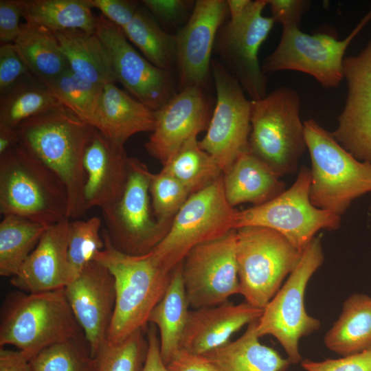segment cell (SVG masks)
Listing matches in <instances>:
<instances>
[{
	"label": "cell",
	"instance_id": "6da1fadb",
	"mask_svg": "<svg viewBox=\"0 0 371 371\" xmlns=\"http://www.w3.org/2000/svg\"><path fill=\"white\" fill-rule=\"evenodd\" d=\"M19 145L54 172L65 185L69 219L86 210L83 199V158L95 128L66 108L58 107L21 123Z\"/></svg>",
	"mask_w": 371,
	"mask_h": 371
},
{
	"label": "cell",
	"instance_id": "7a4b0ae2",
	"mask_svg": "<svg viewBox=\"0 0 371 371\" xmlns=\"http://www.w3.org/2000/svg\"><path fill=\"white\" fill-rule=\"evenodd\" d=\"M104 247L95 255L114 277L116 300L106 341L117 343L145 329L150 315L165 293L174 271L166 269L154 253L131 255L115 249L105 231Z\"/></svg>",
	"mask_w": 371,
	"mask_h": 371
},
{
	"label": "cell",
	"instance_id": "3957f363",
	"mask_svg": "<svg viewBox=\"0 0 371 371\" xmlns=\"http://www.w3.org/2000/svg\"><path fill=\"white\" fill-rule=\"evenodd\" d=\"M67 301L65 288L5 297L1 310L0 347L12 345L30 361L46 347L85 335Z\"/></svg>",
	"mask_w": 371,
	"mask_h": 371
},
{
	"label": "cell",
	"instance_id": "277c9868",
	"mask_svg": "<svg viewBox=\"0 0 371 371\" xmlns=\"http://www.w3.org/2000/svg\"><path fill=\"white\" fill-rule=\"evenodd\" d=\"M0 212L46 227L69 219L67 189L49 168L18 145L0 156Z\"/></svg>",
	"mask_w": 371,
	"mask_h": 371
},
{
	"label": "cell",
	"instance_id": "5b68a950",
	"mask_svg": "<svg viewBox=\"0 0 371 371\" xmlns=\"http://www.w3.org/2000/svg\"><path fill=\"white\" fill-rule=\"evenodd\" d=\"M304 124L311 162V201L341 216L355 200L371 192V162L355 158L315 120Z\"/></svg>",
	"mask_w": 371,
	"mask_h": 371
},
{
	"label": "cell",
	"instance_id": "8992f818",
	"mask_svg": "<svg viewBox=\"0 0 371 371\" xmlns=\"http://www.w3.org/2000/svg\"><path fill=\"white\" fill-rule=\"evenodd\" d=\"M297 91L281 87L251 100L249 150L279 177L293 174L306 148Z\"/></svg>",
	"mask_w": 371,
	"mask_h": 371
},
{
	"label": "cell",
	"instance_id": "52a82bcc",
	"mask_svg": "<svg viewBox=\"0 0 371 371\" xmlns=\"http://www.w3.org/2000/svg\"><path fill=\"white\" fill-rule=\"evenodd\" d=\"M324 260L321 239L316 236L303 251L298 265L263 308L256 322L258 337H275L291 364L302 361L299 350L301 338L320 327V321L307 313L304 295L311 278L322 265Z\"/></svg>",
	"mask_w": 371,
	"mask_h": 371
},
{
	"label": "cell",
	"instance_id": "ba28073f",
	"mask_svg": "<svg viewBox=\"0 0 371 371\" xmlns=\"http://www.w3.org/2000/svg\"><path fill=\"white\" fill-rule=\"evenodd\" d=\"M236 232L240 294L245 302L263 309L297 267L302 253L270 229L244 227Z\"/></svg>",
	"mask_w": 371,
	"mask_h": 371
},
{
	"label": "cell",
	"instance_id": "9c48e42d",
	"mask_svg": "<svg viewBox=\"0 0 371 371\" xmlns=\"http://www.w3.org/2000/svg\"><path fill=\"white\" fill-rule=\"evenodd\" d=\"M237 212L226 199L222 175L188 197L167 234L151 251L166 269L174 271L194 247L235 229Z\"/></svg>",
	"mask_w": 371,
	"mask_h": 371
},
{
	"label": "cell",
	"instance_id": "30bf717a",
	"mask_svg": "<svg viewBox=\"0 0 371 371\" xmlns=\"http://www.w3.org/2000/svg\"><path fill=\"white\" fill-rule=\"evenodd\" d=\"M310 169L300 168L292 186L271 200L238 210L235 229L260 227L272 229L303 252L321 230L341 226V216L315 207L311 201Z\"/></svg>",
	"mask_w": 371,
	"mask_h": 371
},
{
	"label": "cell",
	"instance_id": "8fae6325",
	"mask_svg": "<svg viewBox=\"0 0 371 371\" xmlns=\"http://www.w3.org/2000/svg\"><path fill=\"white\" fill-rule=\"evenodd\" d=\"M152 173L135 157H129L126 185L121 198L101 209L105 229L112 245L131 255L153 250L167 234L171 223L153 217L150 201Z\"/></svg>",
	"mask_w": 371,
	"mask_h": 371
},
{
	"label": "cell",
	"instance_id": "7c38bea8",
	"mask_svg": "<svg viewBox=\"0 0 371 371\" xmlns=\"http://www.w3.org/2000/svg\"><path fill=\"white\" fill-rule=\"evenodd\" d=\"M371 20V8L343 40L326 33L308 34L298 27H283L276 49L262 67L265 74L282 70L301 71L313 76L325 88L337 87L344 78L346 49Z\"/></svg>",
	"mask_w": 371,
	"mask_h": 371
},
{
	"label": "cell",
	"instance_id": "4fadbf2b",
	"mask_svg": "<svg viewBox=\"0 0 371 371\" xmlns=\"http://www.w3.org/2000/svg\"><path fill=\"white\" fill-rule=\"evenodd\" d=\"M216 100L201 148L216 161L223 174L249 148L251 100L237 79L219 62L212 60Z\"/></svg>",
	"mask_w": 371,
	"mask_h": 371
},
{
	"label": "cell",
	"instance_id": "5bb4252c",
	"mask_svg": "<svg viewBox=\"0 0 371 371\" xmlns=\"http://www.w3.org/2000/svg\"><path fill=\"white\" fill-rule=\"evenodd\" d=\"M182 278L190 307L213 306L240 294L236 260V232L192 249L181 262Z\"/></svg>",
	"mask_w": 371,
	"mask_h": 371
},
{
	"label": "cell",
	"instance_id": "9a60e30c",
	"mask_svg": "<svg viewBox=\"0 0 371 371\" xmlns=\"http://www.w3.org/2000/svg\"><path fill=\"white\" fill-rule=\"evenodd\" d=\"M267 5V0L253 1L242 18L221 27L216 39L219 54L251 100L267 95V78L258 60L259 49L275 23L262 15Z\"/></svg>",
	"mask_w": 371,
	"mask_h": 371
},
{
	"label": "cell",
	"instance_id": "2e32d148",
	"mask_svg": "<svg viewBox=\"0 0 371 371\" xmlns=\"http://www.w3.org/2000/svg\"><path fill=\"white\" fill-rule=\"evenodd\" d=\"M95 34L109 54L117 82L133 97L156 111L175 95L169 71L142 56L123 30L102 14L97 16Z\"/></svg>",
	"mask_w": 371,
	"mask_h": 371
},
{
	"label": "cell",
	"instance_id": "e0dca14e",
	"mask_svg": "<svg viewBox=\"0 0 371 371\" xmlns=\"http://www.w3.org/2000/svg\"><path fill=\"white\" fill-rule=\"evenodd\" d=\"M65 292L91 354L95 357L107 339L114 315V277L103 264L93 260L65 287Z\"/></svg>",
	"mask_w": 371,
	"mask_h": 371
},
{
	"label": "cell",
	"instance_id": "ac0fdd59",
	"mask_svg": "<svg viewBox=\"0 0 371 371\" xmlns=\"http://www.w3.org/2000/svg\"><path fill=\"white\" fill-rule=\"evenodd\" d=\"M343 69L348 94L331 133L355 158L371 162V41L358 54L345 57Z\"/></svg>",
	"mask_w": 371,
	"mask_h": 371
},
{
	"label": "cell",
	"instance_id": "d6986e66",
	"mask_svg": "<svg viewBox=\"0 0 371 371\" xmlns=\"http://www.w3.org/2000/svg\"><path fill=\"white\" fill-rule=\"evenodd\" d=\"M227 12V1L198 0L194 3L190 19L175 35L181 89L206 85L214 43Z\"/></svg>",
	"mask_w": 371,
	"mask_h": 371
},
{
	"label": "cell",
	"instance_id": "ffe728a7",
	"mask_svg": "<svg viewBox=\"0 0 371 371\" xmlns=\"http://www.w3.org/2000/svg\"><path fill=\"white\" fill-rule=\"evenodd\" d=\"M210 120V102L203 87H185L155 111L146 148L164 166L188 139L207 130Z\"/></svg>",
	"mask_w": 371,
	"mask_h": 371
},
{
	"label": "cell",
	"instance_id": "44dd1931",
	"mask_svg": "<svg viewBox=\"0 0 371 371\" xmlns=\"http://www.w3.org/2000/svg\"><path fill=\"white\" fill-rule=\"evenodd\" d=\"M128 160L124 146L113 143L95 130L83 158L86 211L102 209L121 198L128 179Z\"/></svg>",
	"mask_w": 371,
	"mask_h": 371
},
{
	"label": "cell",
	"instance_id": "7402d4cb",
	"mask_svg": "<svg viewBox=\"0 0 371 371\" xmlns=\"http://www.w3.org/2000/svg\"><path fill=\"white\" fill-rule=\"evenodd\" d=\"M69 219L49 226L10 283L26 293L65 288L72 280L68 261Z\"/></svg>",
	"mask_w": 371,
	"mask_h": 371
},
{
	"label": "cell",
	"instance_id": "603a6c76",
	"mask_svg": "<svg viewBox=\"0 0 371 371\" xmlns=\"http://www.w3.org/2000/svg\"><path fill=\"white\" fill-rule=\"evenodd\" d=\"M263 309L244 302L234 304L228 301L219 305L189 311L181 343V349L203 355L229 342L232 336L257 321Z\"/></svg>",
	"mask_w": 371,
	"mask_h": 371
},
{
	"label": "cell",
	"instance_id": "cb8c5ba5",
	"mask_svg": "<svg viewBox=\"0 0 371 371\" xmlns=\"http://www.w3.org/2000/svg\"><path fill=\"white\" fill-rule=\"evenodd\" d=\"M155 124V111L114 83L104 86L92 126L108 139L124 146L133 135L151 133Z\"/></svg>",
	"mask_w": 371,
	"mask_h": 371
},
{
	"label": "cell",
	"instance_id": "d4e9b609",
	"mask_svg": "<svg viewBox=\"0 0 371 371\" xmlns=\"http://www.w3.org/2000/svg\"><path fill=\"white\" fill-rule=\"evenodd\" d=\"M249 148L223 174L225 194L229 204L258 205L286 190L285 183Z\"/></svg>",
	"mask_w": 371,
	"mask_h": 371
},
{
	"label": "cell",
	"instance_id": "484cf974",
	"mask_svg": "<svg viewBox=\"0 0 371 371\" xmlns=\"http://www.w3.org/2000/svg\"><path fill=\"white\" fill-rule=\"evenodd\" d=\"M256 322L237 339L201 355L215 371H285L291 364L276 350L260 342Z\"/></svg>",
	"mask_w": 371,
	"mask_h": 371
},
{
	"label": "cell",
	"instance_id": "4316f807",
	"mask_svg": "<svg viewBox=\"0 0 371 371\" xmlns=\"http://www.w3.org/2000/svg\"><path fill=\"white\" fill-rule=\"evenodd\" d=\"M52 32L73 72L102 86L117 82L109 54L95 32L80 30Z\"/></svg>",
	"mask_w": 371,
	"mask_h": 371
},
{
	"label": "cell",
	"instance_id": "83f0119b",
	"mask_svg": "<svg viewBox=\"0 0 371 371\" xmlns=\"http://www.w3.org/2000/svg\"><path fill=\"white\" fill-rule=\"evenodd\" d=\"M12 43L29 73L45 84L70 69L55 34L45 27L21 23Z\"/></svg>",
	"mask_w": 371,
	"mask_h": 371
},
{
	"label": "cell",
	"instance_id": "f1b7e54d",
	"mask_svg": "<svg viewBox=\"0 0 371 371\" xmlns=\"http://www.w3.org/2000/svg\"><path fill=\"white\" fill-rule=\"evenodd\" d=\"M324 343L330 351L345 357L371 348V297L356 293L344 302L337 319Z\"/></svg>",
	"mask_w": 371,
	"mask_h": 371
},
{
	"label": "cell",
	"instance_id": "f546056e",
	"mask_svg": "<svg viewBox=\"0 0 371 371\" xmlns=\"http://www.w3.org/2000/svg\"><path fill=\"white\" fill-rule=\"evenodd\" d=\"M189 307L181 263L174 270L165 293L148 319V323L154 324L158 330L161 356L166 365L181 349Z\"/></svg>",
	"mask_w": 371,
	"mask_h": 371
},
{
	"label": "cell",
	"instance_id": "4dcf8cb0",
	"mask_svg": "<svg viewBox=\"0 0 371 371\" xmlns=\"http://www.w3.org/2000/svg\"><path fill=\"white\" fill-rule=\"evenodd\" d=\"M0 95V124L16 129L31 117L63 106L47 86L31 74Z\"/></svg>",
	"mask_w": 371,
	"mask_h": 371
},
{
	"label": "cell",
	"instance_id": "1f68e13d",
	"mask_svg": "<svg viewBox=\"0 0 371 371\" xmlns=\"http://www.w3.org/2000/svg\"><path fill=\"white\" fill-rule=\"evenodd\" d=\"M90 0H25V22L52 31L80 30L95 33L97 16Z\"/></svg>",
	"mask_w": 371,
	"mask_h": 371
},
{
	"label": "cell",
	"instance_id": "d6a6232c",
	"mask_svg": "<svg viewBox=\"0 0 371 371\" xmlns=\"http://www.w3.org/2000/svg\"><path fill=\"white\" fill-rule=\"evenodd\" d=\"M47 227L16 215L0 223V275L16 276Z\"/></svg>",
	"mask_w": 371,
	"mask_h": 371
},
{
	"label": "cell",
	"instance_id": "836d02e7",
	"mask_svg": "<svg viewBox=\"0 0 371 371\" xmlns=\"http://www.w3.org/2000/svg\"><path fill=\"white\" fill-rule=\"evenodd\" d=\"M162 170L179 181L190 195L223 175L214 159L201 148L196 136L188 139Z\"/></svg>",
	"mask_w": 371,
	"mask_h": 371
},
{
	"label": "cell",
	"instance_id": "e575fe53",
	"mask_svg": "<svg viewBox=\"0 0 371 371\" xmlns=\"http://www.w3.org/2000/svg\"><path fill=\"white\" fill-rule=\"evenodd\" d=\"M122 30L128 40L142 52L150 63L169 71L176 62L175 35L164 31L150 14L140 8Z\"/></svg>",
	"mask_w": 371,
	"mask_h": 371
},
{
	"label": "cell",
	"instance_id": "d590c367",
	"mask_svg": "<svg viewBox=\"0 0 371 371\" xmlns=\"http://www.w3.org/2000/svg\"><path fill=\"white\" fill-rule=\"evenodd\" d=\"M45 85L63 107L92 126L104 86L81 78L70 69Z\"/></svg>",
	"mask_w": 371,
	"mask_h": 371
},
{
	"label": "cell",
	"instance_id": "8d00e7d4",
	"mask_svg": "<svg viewBox=\"0 0 371 371\" xmlns=\"http://www.w3.org/2000/svg\"><path fill=\"white\" fill-rule=\"evenodd\" d=\"M82 337L43 349L30 361L32 371H96V358L85 346Z\"/></svg>",
	"mask_w": 371,
	"mask_h": 371
},
{
	"label": "cell",
	"instance_id": "74e56055",
	"mask_svg": "<svg viewBox=\"0 0 371 371\" xmlns=\"http://www.w3.org/2000/svg\"><path fill=\"white\" fill-rule=\"evenodd\" d=\"M144 330L139 329L117 343L106 341L95 356L96 371H142L148 348Z\"/></svg>",
	"mask_w": 371,
	"mask_h": 371
},
{
	"label": "cell",
	"instance_id": "f35d334b",
	"mask_svg": "<svg viewBox=\"0 0 371 371\" xmlns=\"http://www.w3.org/2000/svg\"><path fill=\"white\" fill-rule=\"evenodd\" d=\"M101 224V219L96 216L86 221L69 220L67 255L73 280L103 249Z\"/></svg>",
	"mask_w": 371,
	"mask_h": 371
},
{
	"label": "cell",
	"instance_id": "ab89813d",
	"mask_svg": "<svg viewBox=\"0 0 371 371\" xmlns=\"http://www.w3.org/2000/svg\"><path fill=\"white\" fill-rule=\"evenodd\" d=\"M155 218L161 223H171L190 194L184 186L168 172L152 174L150 188Z\"/></svg>",
	"mask_w": 371,
	"mask_h": 371
},
{
	"label": "cell",
	"instance_id": "60d3db41",
	"mask_svg": "<svg viewBox=\"0 0 371 371\" xmlns=\"http://www.w3.org/2000/svg\"><path fill=\"white\" fill-rule=\"evenodd\" d=\"M301 366L306 371H371V348L337 359H305Z\"/></svg>",
	"mask_w": 371,
	"mask_h": 371
},
{
	"label": "cell",
	"instance_id": "b9f144b4",
	"mask_svg": "<svg viewBox=\"0 0 371 371\" xmlns=\"http://www.w3.org/2000/svg\"><path fill=\"white\" fill-rule=\"evenodd\" d=\"M12 43L0 45V95L30 75Z\"/></svg>",
	"mask_w": 371,
	"mask_h": 371
},
{
	"label": "cell",
	"instance_id": "7bdbcfd3",
	"mask_svg": "<svg viewBox=\"0 0 371 371\" xmlns=\"http://www.w3.org/2000/svg\"><path fill=\"white\" fill-rule=\"evenodd\" d=\"M25 0H0V41L13 43L19 35Z\"/></svg>",
	"mask_w": 371,
	"mask_h": 371
},
{
	"label": "cell",
	"instance_id": "ee69618b",
	"mask_svg": "<svg viewBox=\"0 0 371 371\" xmlns=\"http://www.w3.org/2000/svg\"><path fill=\"white\" fill-rule=\"evenodd\" d=\"M93 8L98 9L111 22L123 29L133 19L138 3L130 0H90Z\"/></svg>",
	"mask_w": 371,
	"mask_h": 371
},
{
	"label": "cell",
	"instance_id": "f6af8a7d",
	"mask_svg": "<svg viewBox=\"0 0 371 371\" xmlns=\"http://www.w3.org/2000/svg\"><path fill=\"white\" fill-rule=\"evenodd\" d=\"M270 6L271 17L275 23L283 27H300L303 14L310 6L306 0H267Z\"/></svg>",
	"mask_w": 371,
	"mask_h": 371
},
{
	"label": "cell",
	"instance_id": "bcb514c9",
	"mask_svg": "<svg viewBox=\"0 0 371 371\" xmlns=\"http://www.w3.org/2000/svg\"><path fill=\"white\" fill-rule=\"evenodd\" d=\"M144 5L153 15L164 24L179 22L193 4L187 0H144Z\"/></svg>",
	"mask_w": 371,
	"mask_h": 371
},
{
	"label": "cell",
	"instance_id": "7dc6e473",
	"mask_svg": "<svg viewBox=\"0 0 371 371\" xmlns=\"http://www.w3.org/2000/svg\"><path fill=\"white\" fill-rule=\"evenodd\" d=\"M168 371H215L201 355L180 349L166 365Z\"/></svg>",
	"mask_w": 371,
	"mask_h": 371
},
{
	"label": "cell",
	"instance_id": "c3c4849f",
	"mask_svg": "<svg viewBox=\"0 0 371 371\" xmlns=\"http://www.w3.org/2000/svg\"><path fill=\"white\" fill-rule=\"evenodd\" d=\"M146 335L148 348L142 371H168L161 356L159 337L157 335V328L154 324H150Z\"/></svg>",
	"mask_w": 371,
	"mask_h": 371
},
{
	"label": "cell",
	"instance_id": "681fc988",
	"mask_svg": "<svg viewBox=\"0 0 371 371\" xmlns=\"http://www.w3.org/2000/svg\"><path fill=\"white\" fill-rule=\"evenodd\" d=\"M0 371H32L30 360L21 350L1 347Z\"/></svg>",
	"mask_w": 371,
	"mask_h": 371
},
{
	"label": "cell",
	"instance_id": "f907efd6",
	"mask_svg": "<svg viewBox=\"0 0 371 371\" xmlns=\"http://www.w3.org/2000/svg\"><path fill=\"white\" fill-rule=\"evenodd\" d=\"M19 145L17 129L0 124V156Z\"/></svg>",
	"mask_w": 371,
	"mask_h": 371
},
{
	"label": "cell",
	"instance_id": "816d5d0a",
	"mask_svg": "<svg viewBox=\"0 0 371 371\" xmlns=\"http://www.w3.org/2000/svg\"><path fill=\"white\" fill-rule=\"evenodd\" d=\"M253 1L251 0H227L228 12L230 21H236L242 18L249 10Z\"/></svg>",
	"mask_w": 371,
	"mask_h": 371
}]
</instances>
